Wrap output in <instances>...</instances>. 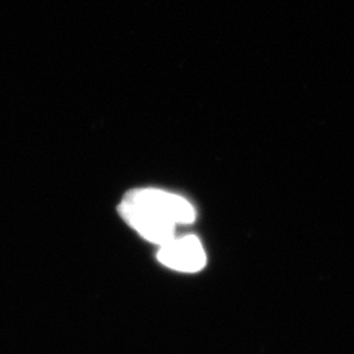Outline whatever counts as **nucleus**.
Masks as SVG:
<instances>
[{
  "label": "nucleus",
  "instance_id": "nucleus-1",
  "mask_svg": "<svg viewBox=\"0 0 354 354\" xmlns=\"http://www.w3.org/2000/svg\"><path fill=\"white\" fill-rule=\"evenodd\" d=\"M118 212L143 239L159 245L175 238L177 225H190L196 218L194 207L184 197L153 188L129 192Z\"/></svg>",
  "mask_w": 354,
  "mask_h": 354
},
{
  "label": "nucleus",
  "instance_id": "nucleus-2",
  "mask_svg": "<svg viewBox=\"0 0 354 354\" xmlns=\"http://www.w3.org/2000/svg\"><path fill=\"white\" fill-rule=\"evenodd\" d=\"M158 260L174 270L194 273L200 272L206 264V253L200 239L189 235L174 238L160 245Z\"/></svg>",
  "mask_w": 354,
  "mask_h": 354
}]
</instances>
